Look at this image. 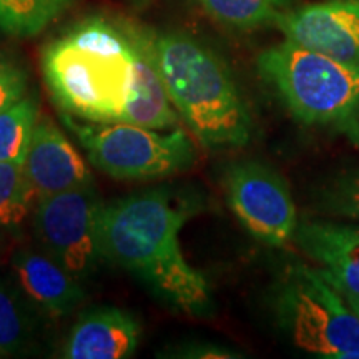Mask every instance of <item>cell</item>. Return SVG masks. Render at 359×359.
Here are the masks:
<instances>
[{
	"label": "cell",
	"instance_id": "cell-7",
	"mask_svg": "<svg viewBox=\"0 0 359 359\" xmlns=\"http://www.w3.org/2000/svg\"><path fill=\"white\" fill-rule=\"evenodd\" d=\"M103 205L92 185L72 188L39 200L34 228L48 255L82 280L102 259L98 223Z\"/></svg>",
	"mask_w": 359,
	"mask_h": 359
},
{
	"label": "cell",
	"instance_id": "cell-21",
	"mask_svg": "<svg viewBox=\"0 0 359 359\" xmlns=\"http://www.w3.org/2000/svg\"><path fill=\"white\" fill-rule=\"evenodd\" d=\"M25 72L0 53V114L25 98Z\"/></svg>",
	"mask_w": 359,
	"mask_h": 359
},
{
	"label": "cell",
	"instance_id": "cell-17",
	"mask_svg": "<svg viewBox=\"0 0 359 359\" xmlns=\"http://www.w3.org/2000/svg\"><path fill=\"white\" fill-rule=\"evenodd\" d=\"M203 8L223 24L250 29L275 20V0H198Z\"/></svg>",
	"mask_w": 359,
	"mask_h": 359
},
{
	"label": "cell",
	"instance_id": "cell-19",
	"mask_svg": "<svg viewBox=\"0 0 359 359\" xmlns=\"http://www.w3.org/2000/svg\"><path fill=\"white\" fill-rule=\"evenodd\" d=\"M0 195L15 208L29 213L35 198L24 167L12 161H0Z\"/></svg>",
	"mask_w": 359,
	"mask_h": 359
},
{
	"label": "cell",
	"instance_id": "cell-10",
	"mask_svg": "<svg viewBox=\"0 0 359 359\" xmlns=\"http://www.w3.org/2000/svg\"><path fill=\"white\" fill-rule=\"evenodd\" d=\"M22 167L37 200L92 185L85 160L50 118H42L35 127Z\"/></svg>",
	"mask_w": 359,
	"mask_h": 359
},
{
	"label": "cell",
	"instance_id": "cell-14",
	"mask_svg": "<svg viewBox=\"0 0 359 359\" xmlns=\"http://www.w3.org/2000/svg\"><path fill=\"white\" fill-rule=\"evenodd\" d=\"M125 122L155 130L170 128L178 122L173 103L155 65L151 39L143 34H137L135 93L127 109Z\"/></svg>",
	"mask_w": 359,
	"mask_h": 359
},
{
	"label": "cell",
	"instance_id": "cell-4",
	"mask_svg": "<svg viewBox=\"0 0 359 359\" xmlns=\"http://www.w3.org/2000/svg\"><path fill=\"white\" fill-rule=\"evenodd\" d=\"M258 69L299 122H343L359 111L358 64L286 40L258 57Z\"/></svg>",
	"mask_w": 359,
	"mask_h": 359
},
{
	"label": "cell",
	"instance_id": "cell-23",
	"mask_svg": "<svg viewBox=\"0 0 359 359\" xmlns=\"http://www.w3.org/2000/svg\"><path fill=\"white\" fill-rule=\"evenodd\" d=\"M290 0H275V4L276 6H285V4H288Z\"/></svg>",
	"mask_w": 359,
	"mask_h": 359
},
{
	"label": "cell",
	"instance_id": "cell-8",
	"mask_svg": "<svg viewBox=\"0 0 359 359\" xmlns=\"http://www.w3.org/2000/svg\"><path fill=\"white\" fill-rule=\"evenodd\" d=\"M224 185L233 213L251 236L271 246L288 243L294 236L296 206L276 172L257 161H243L230 168Z\"/></svg>",
	"mask_w": 359,
	"mask_h": 359
},
{
	"label": "cell",
	"instance_id": "cell-11",
	"mask_svg": "<svg viewBox=\"0 0 359 359\" xmlns=\"http://www.w3.org/2000/svg\"><path fill=\"white\" fill-rule=\"evenodd\" d=\"M294 235L304 253L320 264L321 275L359 314V228L306 223Z\"/></svg>",
	"mask_w": 359,
	"mask_h": 359
},
{
	"label": "cell",
	"instance_id": "cell-18",
	"mask_svg": "<svg viewBox=\"0 0 359 359\" xmlns=\"http://www.w3.org/2000/svg\"><path fill=\"white\" fill-rule=\"evenodd\" d=\"M24 318L15 299L0 280V354L6 356L19 349L24 338Z\"/></svg>",
	"mask_w": 359,
	"mask_h": 359
},
{
	"label": "cell",
	"instance_id": "cell-12",
	"mask_svg": "<svg viewBox=\"0 0 359 359\" xmlns=\"http://www.w3.org/2000/svg\"><path fill=\"white\" fill-rule=\"evenodd\" d=\"M140 339V325L116 308H98L83 314L74 326L64 354L69 359L130 358Z\"/></svg>",
	"mask_w": 359,
	"mask_h": 359
},
{
	"label": "cell",
	"instance_id": "cell-6",
	"mask_svg": "<svg viewBox=\"0 0 359 359\" xmlns=\"http://www.w3.org/2000/svg\"><path fill=\"white\" fill-rule=\"evenodd\" d=\"M294 343L321 358L359 359V314L320 269H296L290 293Z\"/></svg>",
	"mask_w": 359,
	"mask_h": 359
},
{
	"label": "cell",
	"instance_id": "cell-16",
	"mask_svg": "<svg viewBox=\"0 0 359 359\" xmlns=\"http://www.w3.org/2000/svg\"><path fill=\"white\" fill-rule=\"evenodd\" d=\"M70 0H0V29L17 37L35 35L55 20Z\"/></svg>",
	"mask_w": 359,
	"mask_h": 359
},
{
	"label": "cell",
	"instance_id": "cell-15",
	"mask_svg": "<svg viewBox=\"0 0 359 359\" xmlns=\"http://www.w3.org/2000/svg\"><path fill=\"white\" fill-rule=\"evenodd\" d=\"M37 123L39 103L32 97L0 114V161L24 165Z\"/></svg>",
	"mask_w": 359,
	"mask_h": 359
},
{
	"label": "cell",
	"instance_id": "cell-1",
	"mask_svg": "<svg viewBox=\"0 0 359 359\" xmlns=\"http://www.w3.org/2000/svg\"><path fill=\"white\" fill-rule=\"evenodd\" d=\"M195 205L165 190L127 196L103 206L98 223L102 257L137 275L175 308L203 314L212 306L208 283L187 262L180 230Z\"/></svg>",
	"mask_w": 359,
	"mask_h": 359
},
{
	"label": "cell",
	"instance_id": "cell-2",
	"mask_svg": "<svg viewBox=\"0 0 359 359\" xmlns=\"http://www.w3.org/2000/svg\"><path fill=\"white\" fill-rule=\"evenodd\" d=\"M137 32L85 20L43 50L45 82L60 109L90 123L125 122L135 93Z\"/></svg>",
	"mask_w": 359,
	"mask_h": 359
},
{
	"label": "cell",
	"instance_id": "cell-20",
	"mask_svg": "<svg viewBox=\"0 0 359 359\" xmlns=\"http://www.w3.org/2000/svg\"><path fill=\"white\" fill-rule=\"evenodd\" d=\"M327 208L341 217L359 219V170L339 178L327 195Z\"/></svg>",
	"mask_w": 359,
	"mask_h": 359
},
{
	"label": "cell",
	"instance_id": "cell-13",
	"mask_svg": "<svg viewBox=\"0 0 359 359\" xmlns=\"http://www.w3.org/2000/svg\"><path fill=\"white\" fill-rule=\"evenodd\" d=\"M12 266L25 294L47 313L64 316L82 303L77 278L50 255L22 250L13 257Z\"/></svg>",
	"mask_w": 359,
	"mask_h": 359
},
{
	"label": "cell",
	"instance_id": "cell-5",
	"mask_svg": "<svg viewBox=\"0 0 359 359\" xmlns=\"http://www.w3.org/2000/svg\"><path fill=\"white\" fill-rule=\"evenodd\" d=\"M93 167L116 180L161 178L190 168L195 148L183 130H158L128 122L79 125L67 118Z\"/></svg>",
	"mask_w": 359,
	"mask_h": 359
},
{
	"label": "cell",
	"instance_id": "cell-9",
	"mask_svg": "<svg viewBox=\"0 0 359 359\" xmlns=\"http://www.w3.org/2000/svg\"><path fill=\"white\" fill-rule=\"evenodd\" d=\"M286 40L308 50L359 65V0H331L276 13Z\"/></svg>",
	"mask_w": 359,
	"mask_h": 359
},
{
	"label": "cell",
	"instance_id": "cell-22",
	"mask_svg": "<svg viewBox=\"0 0 359 359\" xmlns=\"http://www.w3.org/2000/svg\"><path fill=\"white\" fill-rule=\"evenodd\" d=\"M27 213L22 212V210L15 208L12 203L4 198L0 195V224L4 226H13V224H19L25 219Z\"/></svg>",
	"mask_w": 359,
	"mask_h": 359
},
{
	"label": "cell",
	"instance_id": "cell-3",
	"mask_svg": "<svg viewBox=\"0 0 359 359\" xmlns=\"http://www.w3.org/2000/svg\"><path fill=\"white\" fill-rule=\"evenodd\" d=\"M151 53L175 110L205 147L248 143V109L217 53L185 34L154 37Z\"/></svg>",
	"mask_w": 359,
	"mask_h": 359
}]
</instances>
